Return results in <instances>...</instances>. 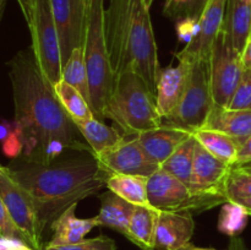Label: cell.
I'll return each mask as SVG.
<instances>
[{"mask_svg":"<svg viewBox=\"0 0 251 250\" xmlns=\"http://www.w3.org/2000/svg\"><path fill=\"white\" fill-rule=\"evenodd\" d=\"M9 76L15 105L14 127L24 145L25 161L48 164L69 150H90L77 139L80 132L75 123L39 70L32 48L19 51L9 61Z\"/></svg>","mask_w":251,"mask_h":250,"instance_id":"cell-1","label":"cell"},{"mask_svg":"<svg viewBox=\"0 0 251 250\" xmlns=\"http://www.w3.org/2000/svg\"><path fill=\"white\" fill-rule=\"evenodd\" d=\"M9 169L33 200L41 234L70 206L97 195L108 178L93 154L48 164L25 161Z\"/></svg>","mask_w":251,"mask_h":250,"instance_id":"cell-2","label":"cell"},{"mask_svg":"<svg viewBox=\"0 0 251 250\" xmlns=\"http://www.w3.org/2000/svg\"><path fill=\"white\" fill-rule=\"evenodd\" d=\"M149 10L144 0H109L104 29L114 76L135 71L156 96L159 64Z\"/></svg>","mask_w":251,"mask_h":250,"instance_id":"cell-3","label":"cell"},{"mask_svg":"<svg viewBox=\"0 0 251 250\" xmlns=\"http://www.w3.org/2000/svg\"><path fill=\"white\" fill-rule=\"evenodd\" d=\"M104 119L112 120L126 136H136L163 124L156 96L144 78L132 70L115 76Z\"/></svg>","mask_w":251,"mask_h":250,"instance_id":"cell-4","label":"cell"},{"mask_svg":"<svg viewBox=\"0 0 251 250\" xmlns=\"http://www.w3.org/2000/svg\"><path fill=\"white\" fill-rule=\"evenodd\" d=\"M105 0H87V29L83 58L90 83L91 108L97 119L104 120V109L112 95L115 76L110 65L104 29Z\"/></svg>","mask_w":251,"mask_h":250,"instance_id":"cell-5","label":"cell"},{"mask_svg":"<svg viewBox=\"0 0 251 250\" xmlns=\"http://www.w3.org/2000/svg\"><path fill=\"white\" fill-rule=\"evenodd\" d=\"M149 205L157 211H203L228 202L226 196L195 194L186 184L158 168L147 179Z\"/></svg>","mask_w":251,"mask_h":250,"instance_id":"cell-6","label":"cell"},{"mask_svg":"<svg viewBox=\"0 0 251 250\" xmlns=\"http://www.w3.org/2000/svg\"><path fill=\"white\" fill-rule=\"evenodd\" d=\"M213 105L208 60L191 61L183 97L174 112L164 120L166 124L184 127L194 132L203 127Z\"/></svg>","mask_w":251,"mask_h":250,"instance_id":"cell-7","label":"cell"},{"mask_svg":"<svg viewBox=\"0 0 251 250\" xmlns=\"http://www.w3.org/2000/svg\"><path fill=\"white\" fill-rule=\"evenodd\" d=\"M28 28L32 37L31 48L37 65L49 83L54 86L61 80L63 63L50 0H36Z\"/></svg>","mask_w":251,"mask_h":250,"instance_id":"cell-8","label":"cell"},{"mask_svg":"<svg viewBox=\"0 0 251 250\" xmlns=\"http://www.w3.org/2000/svg\"><path fill=\"white\" fill-rule=\"evenodd\" d=\"M208 64L213 103L227 108L242 80L244 66L242 54L233 48L222 31L213 44Z\"/></svg>","mask_w":251,"mask_h":250,"instance_id":"cell-9","label":"cell"},{"mask_svg":"<svg viewBox=\"0 0 251 250\" xmlns=\"http://www.w3.org/2000/svg\"><path fill=\"white\" fill-rule=\"evenodd\" d=\"M0 198L4 201L15 225L20 228L28 244L41 250L42 234L39 230L36 207L29 194L11 175L9 167L0 164Z\"/></svg>","mask_w":251,"mask_h":250,"instance_id":"cell-10","label":"cell"},{"mask_svg":"<svg viewBox=\"0 0 251 250\" xmlns=\"http://www.w3.org/2000/svg\"><path fill=\"white\" fill-rule=\"evenodd\" d=\"M60 42L63 66L76 48H83L87 29V0H50Z\"/></svg>","mask_w":251,"mask_h":250,"instance_id":"cell-11","label":"cell"},{"mask_svg":"<svg viewBox=\"0 0 251 250\" xmlns=\"http://www.w3.org/2000/svg\"><path fill=\"white\" fill-rule=\"evenodd\" d=\"M95 158L107 175L132 174L149 178L159 168L158 164L147 156L136 136L125 137L112 149L96 154Z\"/></svg>","mask_w":251,"mask_h":250,"instance_id":"cell-12","label":"cell"},{"mask_svg":"<svg viewBox=\"0 0 251 250\" xmlns=\"http://www.w3.org/2000/svg\"><path fill=\"white\" fill-rule=\"evenodd\" d=\"M228 0H207L199 17L200 31L183 50L176 53L178 60H208L213 44L222 31Z\"/></svg>","mask_w":251,"mask_h":250,"instance_id":"cell-13","label":"cell"},{"mask_svg":"<svg viewBox=\"0 0 251 250\" xmlns=\"http://www.w3.org/2000/svg\"><path fill=\"white\" fill-rule=\"evenodd\" d=\"M230 171L232 166L216 158L198 142L189 188L195 194L226 196V180Z\"/></svg>","mask_w":251,"mask_h":250,"instance_id":"cell-14","label":"cell"},{"mask_svg":"<svg viewBox=\"0 0 251 250\" xmlns=\"http://www.w3.org/2000/svg\"><path fill=\"white\" fill-rule=\"evenodd\" d=\"M195 232L193 213L158 211L154 250H179L189 244Z\"/></svg>","mask_w":251,"mask_h":250,"instance_id":"cell-15","label":"cell"},{"mask_svg":"<svg viewBox=\"0 0 251 250\" xmlns=\"http://www.w3.org/2000/svg\"><path fill=\"white\" fill-rule=\"evenodd\" d=\"M176 66L159 70L156 86V103L161 117H169L178 107L188 83L191 61L178 60Z\"/></svg>","mask_w":251,"mask_h":250,"instance_id":"cell-16","label":"cell"},{"mask_svg":"<svg viewBox=\"0 0 251 250\" xmlns=\"http://www.w3.org/2000/svg\"><path fill=\"white\" fill-rule=\"evenodd\" d=\"M191 135L190 130L163 123L161 126L141 132L136 137L147 156L161 167Z\"/></svg>","mask_w":251,"mask_h":250,"instance_id":"cell-17","label":"cell"},{"mask_svg":"<svg viewBox=\"0 0 251 250\" xmlns=\"http://www.w3.org/2000/svg\"><path fill=\"white\" fill-rule=\"evenodd\" d=\"M203 127L223 132L242 146L251 136V110L229 109L215 104Z\"/></svg>","mask_w":251,"mask_h":250,"instance_id":"cell-18","label":"cell"},{"mask_svg":"<svg viewBox=\"0 0 251 250\" xmlns=\"http://www.w3.org/2000/svg\"><path fill=\"white\" fill-rule=\"evenodd\" d=\"M222 32L233 48L242 54L251 37V4L242 0H228Z\"/></svg>","mask_w":251,"mask_h":250,"instance_id":"cell-19","label":"cell"},{"mask_svg":"<svg viewBox=\"0 0 251 250\" xmlns=\"http://www.w3.org/2000/svg\"><path fill=\"white\" fill-rule=\"evenodd\" d=\"M77 203L70 206L64 211L50 225L53 232L51 239L47 245L58 247V245H70L80 243L85 239L86 234L90 233L95 227H97L95 218H77L75 216V210Z\"/></svg>","mask_w":251,"mask_h":250,"instance_id":"cell-20","label":"cell"},{"mask_svg":"<svg viewBox=\"0 0 251 250\" xmlns=\"http://www.w3.org/2000/svg\"><path fill=\"white\" fill-rule=\"evenodd\" d=\"M100 213L93 217L97 227H109L126 237L130 220L136 206L109 190L100 195Z\"/></svg>","mask_w":251,"mask_h":250,"instance_id":"cell-21","label":"cell"},{"mask_svg":"<svg viewBox=\"0 0 251 250\" xmlns=\"http://www.w3.org/2000/svg\"><path fill=\"white\" fill-rule=\"evenodd\" d=\"M75 125L81 136L87 142L93 156L112 149L125 139V135L119 129L104 124L103 120L96 117Z\"/></svg>","mask_w":251,"mask_h":250,"instance_id":"cell-22","label":"cell"},{"mask_svg":"<svg viewBox=\"0 0 251 250\" xmlns=\"http://www.w3.org/2000/svg\"><path fill=\"white\" fill-rule=\"evenodd\" d=\"M158 211L151 206H136L129 223L126 238L142 250H154Z\"/></svg>","mask_w":251,"mask_h":250,"instance_id":"cell-23","label":"cell"},{"mask_svg":"<svg viewBox=\"0 0 251 250\" xmlns=\"http://www.w3.org/2000/svg\"><path fill=\"white\" fill-rule=\"evenodd\" d=\"M147 176L132 174L108 175L105 186L109 191L135 206H150L147 195Z\"/></svg>","mask_w":251,"mask_h":250,"instance_id":"cell-24","label":"cell"},{"mask_svg":"<svg viewBox=\"0 0 251 250\" xmlns=\"http://www.w3.org/2000/svg\"><path fill=\"white\" fill-rule=\"evenodd\" d=\"M193 134L196 141L216 158L232 167L234 166L240 147L234 139L217 130L205 129V127L196 130Z\"/></svg>","mask_w":251,"mask_h":250,"instance_id":"cell-25","label":"cell"},{"mask_svg":"<svg viewBox=\"0 0 251 250\" xmlns=\"http://www.w3.org/2000/svg\"><path fill=\"white\" fill-rule=\"evenodd\" d=\"M53 87L64 110L68 113V115L75 124L86 122L95 117L90 103L77 88L69 85L64 80L59 81Z\"/></svg>","mask_w":251,"mask_h":250,"instance_id":"cell-26","label":"cell"},{"mask_svg":"<svg viewBox=\"0 0 251 250\" xmlns=\"http://www.w3.org/2000/svg\"><path fill=\"white\" fill-rule=\"evenodd\" d=\"M196 145H198V141L193 134L176 150V152L159 168L171 173L172 175L178 178L179 180L189 186L191 180V173H193Z\"/></svg>","mask_w":251,"mask_h":250,"instance_id":"cell-27","label":"cell"},{"mask_svg":"<svg viewBox=\"0 0 251 250\" xmlns=\"http://www.w3.org/2000/svg\"><path fill=\"white\" fill-rule=\"evenodd\" d=\"M61 80L77 88L91 105L90 83H88L87 69L83 58V48L74 49L69 60L63 66Z\"/></svg>","mask_w":251,"mask_h":250,"instance_id":"cell-28","label":"cell"},{"mask_svg":"<svg viewBox=\"0 0 251 250\" xmlns=\"http://www.w3.org/2000/svg\"><path fill=\"white\" fill-rule=\"evenodd\" d=\"M248 212L244 207L235 202H226L218 218V229L225 234L234 237L244 229Z\"/></svg>","mask_w":251,"mask_h":250,"instance_id":"cell-29","label":"cell"},{"mask_svg":"<svg viewBox=\"0 0 251 250\" xmlns=\"http://www.w3.org/2000/svg\"><path fill=\"white\" fill-rule=\"evenodd\" d=\"M225 191L228 202L251 198V174L232 167V171L226 180Z\"/></svg>","mask_w":251,"mask_h":250,"instance_id":"cell-30","label":"cell"},{"mask_svg":"<svg viewBox=\"0 0 251 250\" xmlns=\"http://www.w3.org/2000/svg\"><path fill=\"white\" fill-rule=\"evenodd\" d=\"M207 0H167L164 14L180 20L186 16L200 17Z\"/></svg>","mask_w":251,"mask_h":250,"instance_id":"cell-31","label":"cell"},{"mask_svg":"<svg viewBox=\"0 0 251 250\" xmlns=\"http://www.w3.org/2000/svg\"><path fill=\"white\" fill-rule=\"evenodd\" d=\"M115 242L105 235L83 239L82 242L70 245H58V247H49L46 245L41 250H115Z\"/></svg>","mask_w":251,"mask_h":250,"instance_id":"cell-32","label":"cell"},{"mask_svg":"<svg viewBox=\"0 0 251 250\" xmlns=\"http://www.w3.org/2000/svg\"><path fill=\"white\" fill-rule=\"evenodd\" d=\"M229 109L251 110V71L245 70L234 96L230 100Z\"/></svg>","mask_w":251,"mask_h":250,"instance_id":"cell-33","label":"cell"},{"mask_svg":"<svg viewBox=\"0 0 251 250\" xmlns=\"http://www.w3.org/2000/svg\"><path fill=\"white\" fill-rule=\"evenodd\" d=\"M0 235L7 238H16V239L24 240V242L28 244V240L25 237L24 233L15 225L14 220L10 216L9 211H7L1 198H0Z\"/></svg>","mask_w":251,"mask_h":250,"instance_id":"cell-34","label":"cell"},{"mask_svg":"<svg viewBox=\"0 0 251 250\" xmlns=\"http://www.w3.org/2000/svg\"><path fill=\"white\" fill-rule=\"evenodd\" d=\"M200 31V24H199V17L196 16H186L176 21V36L178 39L188 46L189 43L194 41Z\"/></svg>","mask_w":251,"mask_h":250,"instance_id":"cell-35","label":"cell"},{"mask_svg":"<svg viewBox=\"0 0 251 250\" xmlns=\"http://www.w3.org/2000/svg\"><path fill=\"white\" fill-rule=\"evenodd\" d=\"M2 151L7 157H17L24 151V145H22L21 137L15 131L14 123H12V130L9 132L6 137L2 141Z\"/></svg>","mask_w":251,"mask_h":250,"instance_id":"cell-36","label":"cell"},{"mask_svg":"<svg viewBox=\"0 0 251 250\" xmlns=\"http://www.w3.org/2000/svg\"><path fill=\"white\" fill-rule=\"evenodd\" d=\"M0 250H37L24 240L0 235Z\"/></svg>","mask_w":251,"mask_h":250,"instance_id":"cell-37","label":"cell"},{"mask_svg":"<svg viewBox=\"0 0 251 250\" xmlns=\"http://www.w3.org/2000/svg\"><path fill=\"white\" fill-rule=\"evenodd\" d=\"M249 161H251V136L242 145V146L239 147V151H238V156H237V162H235L234 166L245 163V162H249Z\"/></svg>","mask_w":251,"mask_h":250,"instance_id":"cell-38","label":"cell"},{"mask_svg":"<svg viewBox=\"0 0 251 250\" xmlns=\"http://www.w3.org/2000/svg\"><path fill=\"white\" fill-rule=\"evenodd\" d=\"M20 7H21V11L24 14L25 20H26L27 25L31 24L32 16H33V5H32L31 0H17Z\"/></svg>","mask_w":251,"mask_h":250,"instance_id":"cell-39","label":"cell"},{"mask_svg":"<svg viewBox=\"0 0 251 250\" xmlns=\"http://www.w3.org/2000/svg\"><path fill=\"white\" fill-rule=\"evenodd\" d=\"M242 63L245 70L251 71V37L245 44L244 50L242 53Z\"/></svg>","mask_w":251,"mask_h":250,"instance_id":"cell-40","label":"cell"},{"mask_svg":"<svg viewBox=\"0 0 251 250\" xmlns=\"http://www.w3.org/2000/svg\"><path fill=\"white\" fill-rule=\"evenodd\" d=\"M229 202H230V201H229ZM232 202H235V203H238V205L242 206V207H244L245 210H247L248 215H251V198L239 199V200L232 201Z\"/></svg>","mask_w":251,"mask_h":250,"instance_id":"cell-41","label":"cell"},{"mask_svg":"<svg viewBox=\"0 0 251 250\" xmlns=\"http://www.w3.org/2000/svg\"><path fill=\"white\" fill-rule=\"evenodd\" d=\"M233 167H234V168L240 169V171L248 172V173L251 174V161L245 162V163H242V164H237V166H233Z\"/></svg>","mask_w":251,"mask_h":250,"instance_id":"cell-42","label":"cell"},{"mask_svg":"<svg viewBox=\"0 0 251 250\" xmlns=\"http://www.w3.org/2000/svg\"><path fill=\"white\" fill-rule=\"evenodd\" d=\"M179 250H216V249H208V248H199V247H195V245H193L191 243H189V244H186L185 247H183L181 249Z\"/></svg>","mask_w":251,"mask_h":250,"instance_id":"cell-43","label":"cell"},{"mask_svg":"<svg viewBox=\"0 0 251 250\" xmlns=\"http://www.w3.org/2000/svg\"><path fill=\"white\" fill-rule=\"evenodd\" d=\"M5 5H6V0H0V21H1L2 15H4Z\"/></svg>","mask_w":251,"mask_h":250,"instance_id":"cell-44","label":"cell"},{"mask_svg":"<svg viewBox=\"0 0 251 250\" xmlns=\"http://www.w3.org/2000/svg\"><path fill=\"white\" fill-rule=\"evenodd\" d=\"M144 1H145V4H146V6L150 9L152 5V2H153V0H144Z\"/></svg>","mask_w":251,"mask_h":250,"instance_id":"cell-45","label":"cell"},{"mask_svg":"<svg viewBox=\"0 0 251 250\" xmlns=\"http://www.w3.org/2000/svg\"><path fill=\"white\" fill-rule=\"evenodd\" d=\"M242 1L247 2V4H251V0H242Z\"/></svg>","mask_w":251,"mask_h":250,"instance_id":"cell-46","label":"cell"},{"mask_svg":"<svg viewBox=\"0 0 251 250\" xmlns=\"http://www.w3.org/2000/svg\"><path fill=\"white\" fill-rule=\"evenodd\" d=\"M31 1H32V5L34 6V2H36V0H31Z\"/></svg>","mask_w":251,"mask_h":250,"instance_id":"cell-47","label":"cell"}]
</instances>
